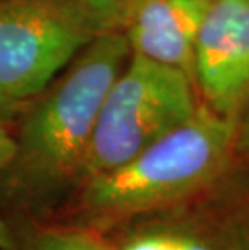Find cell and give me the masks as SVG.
Listing matches in <instances>:
<instances>
[{"label":"cell","mask_w":249,"mask_h":250,"mask_svg":"<svg viewBox=\"0 0 249 250\" xmlns=\"http://www.w3.org/2000/svg\"><path fill=\"white\" fill-rule=\"evenodd\" d=\"M238 250H249V226L240 234V242H238Z\"/></svg>","instance_id":"9a60e30c"},{"label":"cell","mask_w":249,"mask_h":250,"mask_svg":"<svg viewBox=\"0 0 249 250\" xmlns=\"http://www.w3.org/2000/svg\"><path fill=\"white\" fill-rule=\"evenodd\" d=\"M235 125L201 104L186 123L79 186L50 221L104 234L135 218L191 204L235 162Z\"/></svg>","instance_id":"7a4b0ae2"},{"label":"cell","mask_w":249,"mask_h":250,"mask_svg":"<svg viewBox=\"0 0 249 250\" xmlns=\"http://www.w3.org/2000/svg\"><path fill=\"white\" fill-rule=\"evenodd\" d=\"M15 150V137L12 127L0 126V169L10 160Z\"/></svg>","instance_id":"4fadbf2b"},{"label":"cell","mask_w":249,"mask_h":250,"mask_svg":"<svg viewBox=\"0 0 249 250\" xmlns=\"http://www.w3.org/2000/svg\"><path fill=\"white\" fill-rule=\"evenodd\" d=\"M29 100H15L7 97L5 94L0 92V126L5 127H12L17 125V121L20 120V116L23 115L24 108L28 107Z\"/></svg>","instance_id":"7c38bea8"},{"label":"cell","mask_w":249,"mask_h":250,"mask_svg":"<svg viewBox=\"0 0 249 250\" xmlns=\"http://www.w3.org/2000/svg\"><path fill=\"white\" fill-rule=\"evenodd\" d=\"M130 57L123 31L100 33L29 100L0 169V218L50 221L79 188L100 105Z\"/></svg>","instance_id":"6da1fadb"},{"label":"cell","mask_w":249,"mask_h":250,"mask_svg":"<svg viewBox=\"0 0 249 250\" xmlns=\"http://www.w3.org/2000/svg\"><path fill=\"white\" fill-rule=\"evenodd\" d=\"M99 33L121 31L131 0H79Z\"/></svg>","instance_id":"ba28073f"},{"label":"cell","mask_w":249,"mask_h":250,"mask_svg":"<svg viewBox=\"0 0 249 250\" xmlns=\"http://www.w3.org/2000/svg\"><path fill=\"white\" fill-rule=\"evenodd\" d=\"M210 0H131L121 31L131 54L184 73L194 83L196 37Z\"/></svg>","instance_id":"8992f818"},{"label":"cell","mask_w":249,"mask_h":250,"mask_svg":"<svg viewBox=\"0 0 249 250\" xmlns=\"http://www.w3.org/2000/svg\"><path fill=\"white\" fill-rule=\"evenodd\" d=\"M194 87L217 115L249 105V0H210L194 47Z\"/></svg>","instance_id":"5b68a950"},{"label":"cell","mask_w":249,"mask_h":250,"mask_svg":"<svg viewBox=\"0 0 249 250\" xmlns=\"http://www.w3.org/2000/svg\"><path fill=\"white\" fill-rule=\"evenodd\" d=\"M99 34L79 0H0V92L31 100Z\"/></svg>","instance_id":"277c9868"},{"label":"cell","mask_w":249,"mask_h":250,"mask_svg":"<svg viewBox=\"0 0 249 250\" xmlns=\"http://www.w3.org/2000/svg\"><path fill=\"white\" fill-rule=\"evenodd\" d=\"M55 225L58 226L63 241L70 250H113L105 242L104 234L97 231L79 226L60 225V223H55Z\"/></svg>","instance_id":"9c48e42d"},{"label":"cell","mask_w":249,"mask_h":250,"mask_svg":"<svg viewBox=\"0 0 249 250\" xmlns=\"http://www.w3.org/2000/svg\"><path fill=\"white\" fill-rule=\"evenodd\" d=\"M121 250H183L181 236L173 231H151L130 239Z\"/></svg>","instance_id":"30bf717a"},{"label":"cell","mask_w":249,"mask_h":250,"mask_svg":"<svg viewBox=\"0 0 249 250\" xmlns=\"http://www.w3.org/2000/svg\"><path fill=\"white\" fill-rule=\"evenodd\" d=\"M199 107L186 74L131 54L100 105L79 186L131 160L191 120Z\"/></svg>","instance_id":"3957f363"},{"label":"cell","mask_w":249,"mask_h":250,"mask_svg":"<svg viewBox=\"0 0 249 250\" xmlns=\"http://www.w3.org/2000/svg\"><path fill=\"white\" fill-rule=\"evenodd\" d=\"M180 236H181V249L183 250H215V249H212L207 242H204L203 239L191 236V234L180 232Z\"/></svg>","instance_id":"5bb4252c"},{"label":"cell","mask_w":249,"mask_h":250,"mask_svg":"<svg viewBox=\"0 0 249 250\" xmlns=\"http://www.w3.org/2000/svg\"><path fill=\"white\" fill-rule=\"evenodd\" d=\"M2 250H70L52 221L0 218Z\"/></svg>","instance_id":"52a82bcc"},{"label":"cell","mask_w":249,"mask_h":250,"mask_svg":"<svg viewBox=\"0 0 249 250\" xmlns=\"http://www.w3.org/2000/svg\"><path fill=\"white\" fill-rule=\"evenodd\" d=\"M233 153H235V160L249 167V105H246V108L236 118Z\"/></svg>","instance_id":"8fae6325"}]
</instances>
